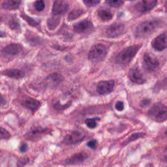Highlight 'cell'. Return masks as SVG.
Returning <instances> with one entry per match:
<instances>
[{
	"label": "cell",
	"instance_id": "1",
	"mask_svg": "<svg viewBox=\"0 0 167 167\" xmlns=\"http://www.w3.org/2000/svg\"><path fill=\"white\" fill-rule=\"evenodd\" d=\"M142 45H137L129 46L121 51L116 58V62L121 65H127L137 55Z\"/></svg>",
	"mask_w": 167,
	"mask_h": 167
},
{
	"label": "cell",
	"instance_id": "2",
	"mask_svg": "<svg viewBox=\"0 0 167 167\" xmlns=\"http://www.w3.org/2000/svg\"><path fill=\"white\" fill-rule=\"evenodd\" d=\"M157 28V22L149 20L140 23L135 30V37L138 39H145L151 35Z\"/></svg>",
	"mask_w": 167,
	"mask_h": 167
},
{
	"label": "cell",
	"instance_id": "3",
	"mask_svg": "<svg viewBox=\"0 0 167 167\" xmlns=\"http://www.w3.org/2000/svg\"><path fill=\"white\" fill-rule=\"evenodd\" d=\"M148 114L155 121L164 122L167 119V108L164 104L156 103L149 110Z\"/></svg>",
	"mask_w": 167,
	"mask_h": 167
},
{
	"label": "cell",
	"instance_id": "4",
	"mask_svg": "<svg viewBox=\"0 0 167 167\" xmlns=\"http://www.w3.org/2000/svg\"><path fill=\"white\" fill-rule=\"evenodd\" d=\"M108 54V50L105 45L98 44L91 48L88 54L89 60L93 63H99L103 61Z\"/></svg>",
	"mask_w": 167,
	"mask_h": 167
},
{
	"label": "cell",
	"instance_id": "5",
	"mask_svg": "<svg viewBox=\"0 0 167 167\" xmlns=\"http://www.w3.org/2000/svg\"><path fill=\"white\" fill-rule=\"evenodd\" d=\"M143 66L144 69L149 72H153L156 71L159 67V62L154 54L147 52L144 56Z\"/></svg>",
	"mask_w": 167,
	"mask_h": 167
},
{
	"label": "cell",
	"instance_id": "6",
	"mask_svg": "<svg viewBox=\"0 0 167 167\" xmlns=\"http://www.w3.org/2000/svg\"><path fill=\"white\" fill-rule=\"evenodd\" d=\"M86 137L85 132L82 131H74L67 135L63 139V143L66 145H73L82 142Z\"/></svg>",
	"mask_w": 167,
	"mask_h": 167
},
{
	"label": "cell",
	"instance_id": "7",
	"mask_svg": "<svg viewBox=\"0 0 167 167\" xmlns=\"http://www.w3.org/2000/svg\"><path fill=\"white\" fill-rule=\"evenodd\" d=\"M74 30L80 34H89L94 30V26L90 20H84L74 25Z\"/></svg>",
	"mask_w": 167,
	"mask_h": 167
},
{
	"label": "cell",
	"instance_id": "8",
	"mask_svg": "<svg viewBox=\"0 0 167 167\" xmlns=\"http://www.w3.org/2000/svg\"><path fill=\"white\" fill-rule=\"evenodd\" d=\"M125 30V25L120 22H116L108 28L106 35L108 38H116L121 35Z\"/></svg>",
	"mask_w": 167,
	"mask_h": 167
},
{
	"label": "cell",
	"instance_id": "9",
	"mask_svg": "<svg viewBox=\"0 0 167 167\" xmlns=\"http://www.w3.org/2000/svg\"><path fill=\"white\" fill-rule=\"evenodd\" d=\"M157 3V0H141L135 6V8L138 13H144L153 9Z\"/></svg>",
	"mask_w": 167,
	"mask_h": 167
},
{
	"label": "cell",
	"instance_id": "10",
	"mask_svg": "<svg viewBox=\"0 0 167 167\" xmlns=\"http://www.w3.org/2000/svg\"><path fill=\"white\" fill-rule=\"evenodd\" d=\"M114 81L113 80L101 81L97 86V92L102 95L110 94L114 89Z\"/></svg>",
	"mask_w": 167,
	"mask_h": 167
},
{
	"label": "cell",
	"instance_id": "11",
	"mask_svg": "<svg viewBox=\"0 0 167 167\" xmlns=\"http://www.w3.org/2000/svg\"><path fill=\"white\" fill-rule=\"evenodd\" d=\"M129 77L131 81L138 84H143L146 81L144 74L138 67L131 68L129 72Z\"/></svg>",
	"mask_w": 167,
	"mask_h": 167
},
{
	"label": "cell",
	"instance_id": "12",
	"mask_svg": "<svg viewBox=\"0 0 167 167\" xmlns=\"http://www.w3.org/2000/svg\"><path fill=\"white\" fill-rule=\"evenodd\" d=\"M69 9V5L63 0H56L54 3L52 13L54 16L65 14Z\"/></svg>",
	"mask_w": 167,
	"mask_h": 167
},
{
	"label": "cell",
	"instance_id": "13",
	"mask_svg": "<svg viewBox=\"0 0 167 167\" xmlns=\"http://www.w3.org/2000/svg\"><path fill=\"white\" fill-rule=\"evenodd\" d=\"M22 51V46L19 44H11L5 46L2 54L7 57H14L20 54Z\"/></svg>",
	"mask_w": 167,
	"mask_h": 167
},
{
	"label": "cell",
	"instance_id": "14",
	"mask_svg": "<svg viewBox=\"0 0 167 167\" xmlns=\"http://www.w3.org/2000/svg\"><path fill=\"white\" fill-rule=\"evenodd\" d=\"M88 158V155L84 152H81L73 155L65 161V164L69 165H76L82 163Z\"/></svg>",
	"mask_w": 167,
	"mask_h": 167
},
{
	"label": "cell",
	"instance_id": "15",
	"mask_svg": "<svg viewBox=\"0 0 167 167\" xmlns=\"http://www.w3.org/2000/svg\"><path fill=\"white\" fill-rule=\"evenodd\" d=\"M153 47L158 51H163L166 48V33L157 37L152 43Z\"/></svg>",
	"mask_w": 167,
	"mask_h": 167
},
{
	"label": "cell",
	"instance_id": "16",
	"mask_svg": "<svg viewBox=\"0 0 167 167\" xmlns=\"http://www.w3.org/2000/svg\"><path fill=\"white\" fill-rule=\"evenodd\" d=\"M1 74L4 75V76L14 79H20L25 76V74L22 71L17 69H7L2 71Z\"/></svg>",
	"mask_w": 167,
	"mask_h": 167
},
{
	"label": "cell",
	"instance_id": "17",
	"mask_svg": "<svg viewBox=\"0 0 167 167\" xmlns=\"http://www.w3.org/2000/svg\"><path fill=\"white\" fill-rule=\"evenodd\" d=\"M22 105L32 111H35L40 107V103L35 99L28 98L24 100L22 102Z\"/></svg>",
	"mask_w": 167,
	"mask_h": 167
},
{
	"label": "cell",
	"instance_id": "18",
	"mask_svg": "<svg viewBox=\"0 0 167 167\" xmlns=\"http://www.w3.org/2000/svg\"><path fill=\"white\" fill-rule=\"evenodd\" d=\"M20 4V0H6L2 3V7L7 10H15L19 9Z\"/></svg>",
	"mask_w": 167,
	"mask_h": 167
},
{
	"label": "cell",
	"instance_id": "19",
	"mask_svg": "<svg viewBox=\"0 0 167 167\" xmlns=\"http://www.w3.org/2000/svg\"><path fill=\"white\" fill-rule=\"evenodd\" d=\"M97 15L99 18L103 22L110 21L113 18L112 13L108 9H101L97 11Z\"/></svg>",
	"mask_w": 167,
	"mask_h": 167
},
{
	"label": "cell",
	"instance_id": "20",
	"mask_svg": "<svg viewBox=\"0 0 167 167\" xmlns=\"http://www.w3.org/2000/svg\"><path fill=\"white\" fill-rule=\"evenodd\" d=\"M85 11L83 9H73L72 11L70 12V13L68 15L67 20L69 21L76 20L78 18H79L80 16H81L83 14H84Z\"/></svg>",
	"mask_w": 167,
	"mask_h": 167
},
{
	"label": "cell",
	"instance_id": "21",
	"mask_svg": "<svg viewBox=\"0 0 167 167\" xmlns=\"http://www.w3.org/2000/svg\"><path fill=\"white\" fill-rule=\"evenodd\" d=\"M106 3L113 7H120L124 3L123 0H106Z\"/></svg>",
	"mask_w": 167,
	"mask_h": 167
},
{
	"label": "cell",
	"instance_id": "22",
	"mask_svg": "<svg viewBox=\"0 0 167 167\" xmlns=\"http://www.w3.org/2000/svg\"><path fill=\"white\" fill-rule=\"evenodd\" d=\"M145 136V134H144V133H142V132H139V133H135V134H133L127 140L126 142H125V144L126 145L127 144H129V143H131V142H132V141H135V140L137 139H138L141 137H144Z\"/></svg>",
	"mask_w": 167,
	"mask_h": 167
},
{
	"label": "cell",
	"instance_id": "23",
	"mask_svg": "<svg viewBox=\"0 0 167 167\" xmlns=\"http://www.w3.org/2000/svg\"><path fill=\"white\" fill-rule=\"evenodd\" d=\"M22 17L23 18V19H24L25 20H26L30 25V26H31L33 27H35V26H38L39 23L37 22H36L35 20H33L32 18L29 17L28 15L22 13Z\"/></svg>",
	"mask_w": 167,
	"mask_h": 167
},
{
	"label": "cell",
	"instance_id": "24",
	"mask_svg": "<svg viewBox=\"0 0 167 167\" xmlns=\"http://www.w3.org/2000/svg\"><path fill=\"white\" fill-rule=\"evenodd\" d=\"M34 7L37 11L40 12L45 9V3L43 0H37L34 3Z\"/></svg>",
	"mask_w": 167,
	"mask_h": 167
},
{
	"label": "cell",
	"instance_id": "25",
	"mask_svg": "<svg viewBox=\"0 0 167 167\" xmlns=\"http://www.w3.org/2000/svg\"><path fill=\"white\" fill-rule=\"evenodd\" d=\"M85 123L87 127L90 129H94L97 127V121L95 118H88L85 120Z\"/></svg>",
	"mask_w": 167,
	"mask_h": 167
},
{
	"label": "cell",
	"instance_id": "26",
	"mask_svg": "<svg viewBox=\"0 0 167 167\" xmlns=\"http://www.w3.org/2000/svg\"><path fill=\"white\" fill-rule=\"evenodd\" d=\"M60 19L59 18H53L52 19H50L48 22V27L52 29H54L57 25H58V23H59Z\"/></svg>",
	"mask_w": 167,
	"mask_h": 167
},
{
	"label": "cell",
	"instance_id": "27",
	"mask_svg": "<svg viewBox=\"0 0 167 167\" xmlns=\"http://www.w3.org/2000/svg\"><path fill=\"white\" fill-rule=\"evenodd\" d=\"M0 136L5 139H9L11 137L10 133L2 127H0Z\"/></svg>",
	"mask_w": 167,
	"mask_h": 167
},
{
	"label": "cell",
	"instance_id": "28",
	"mask_svg": "<svg viewBox=\"0 0 167 167\" xmlns=\"http://www.w3.org/2000/svg\"><path fill=\"white\" fill-rule=\"evenodd\" d=\"M9 26L12 30H16L19 28V24L15 19H13L9 22Z\"/></svg>",
	"mask_w": 167,
	"mask_h": 167
},
{
	"label": "cell",
	"instance_id": "29",
	"mask_svg": "<svg viewBox=\"0 0 167 167\" xmlns=\"http://www.w3.org/2000/svg\"><path fill=\"white\" fill-rule=\"evenodd\" d=\"M84 3L88 7H91L95 6L97 4V0H83Z\"/></svg>",
	"mask_w": 167,
	"mask_h": 167
},
{
	"label": "cell",
	"instance_id": "30",
	"mask_svg": "<svg viewBox=\"0 0 167 167\" xmlns=\"http://www.w3.org/2000/svg\"><path fill=\"white\" fill-rule=\"evenodd\" d=\"M87 145L91 149H96V148L97 146V141L96 140H91L88 142Z\"/></svg>",
	"mask_w": 167,
	"mask_h": 167
},
{
	"label": "cell",
	"instance_id": "31",
	"mask_svg": "<svg viewBox=\"0 0 167 167\" xmlns=\"http://www.w3.org/2000/svg\"><path fill=\"white\" fill-rule=\"evenodd\" d=\"M116 108L117 110L122 111L124 109V103L122 101H118L116 104Z\"/></svg>",
	"mask_w": 167,
	"mask_h": 167
},
{
	"label": "cell",
	"instance_id": "32",
	"mask_svg": "<svg viewBox=\"0 0 167 167\" xmlns=\"http://www.w3.org/2000/svg\"><path fill=\"white\" fill-rule=\"evenodd\" d=\"M7 104V101L5 97L0 94V106H4Z\"/></svg>",
	"mask_w": 167,
	"mask_h": 167
},
{
	"label": "cell",
	"instance_id": "33",
	"mask_svg": "<svg viewBox=\"0 0 167 167\" xmlns=\"http://www.w3.org/2000/svg\"><path fill=\"white\" fill-rule=\"evenodd\" d=\"M28 149V146L26 144H22L20 148V152L24 153V152H26Z\"/></svg>",
	"mask_w": 167,
	"mask_h": 167
},
{
	"label": "cell",
	"instance_id": "34",
	"mask_svg": "<svg viewBox=\"0 0 167 167\" xmlns=\"http://www.w3.org/2000/svg\"><path fill=\"white\" fill-rule=\"evenodd\" d=\"M6 35L5 33L3 32V31H0V37H5Z\"/></svg>",
	"mask_w": 167,
	"mask_h": 167
},
{
	"label": "cell",
	"instance_id": "35",
	"mask_svg": "<svg viewBox=\"0 0 167 167\" xmlns=\"http://www.w3.org/2000/svg\"><path fill=\"white\" fill-rule=\"evenodd\" d=\"M127 1H135V0H127Z\"/></svg>",
	"mask_w": 167,
	"mask_h": 167
}]
</instances>
